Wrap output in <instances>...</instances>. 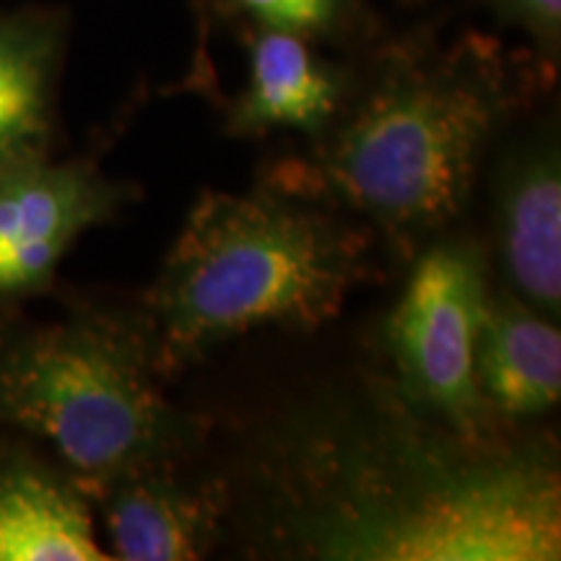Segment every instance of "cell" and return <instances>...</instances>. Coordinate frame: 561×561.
I'll use <instances>...</instances> for the list:
<instances>
[{
    "label": "cell",
    "mask_w": 561,
    "mask_h": 561,
    "mask_svg": "<svg viewBox=\"0 0 561 561\" xmlns=\"http://www.w3.org/2000/svg\"><path fill=\"white\" fill-rule=\"evenodd\" d=\"M76 479L26 458L0 460V561H104Z\"/></svg>",
    "instance_id": "cell-11"
},
{
    "label": "cell",
    "mask_w": 561,
    "mask_h": 561,
    "mask_svg": "<svg viewBox=\"0 0 561 561\" xmlns=\"http://www.w3.org/2000/svg\"><path fill=\"white\" fill-rule=\"evenodd\" d=\"M500 244L507 276L523 301L543 314L561 305V170L557 146L525 151L500 187Z\"/></svg>",
    "instance_id": "cell-10"
},
{
    "label": "cell",
    "mask_w": 561,
    "mask_h": 561,
    "mask_svg": "<svg viewBox=\"0 0 561 561\" xmlns=\"http://www.w3.org/2000/svg\"><path fill=\"white\" fill-rule=\"evenodd\" d=\"M369 231L339 208L263 187L206 191L182 224L144 318L161 377L255 328H320L369 276Z\"/></svg>",
    "instance_id": "cell-3"
},
{
    "label": "cell",
    "mask_w": 561,
    "mask_h": 561,
    "mask_svg": "<svg viewBox=\"0 0 561 561\" xmlns=\"http://www.w3.org/2000/svg\"><path fill=\"white\" fill-rule=\"evenodd\" d=\"M476 380L504 424L551 411L561 396V333L549 314L507 294L489 299L476 341Z\"/></svg>",
    "instance_id": "cell-9"
},
{
    "label": "cell",
    "mask_w": 561,
    "mask_h": 561,
    "mask_svg": "<svg viewBox=\"0 0 561 561\" xmlns=\"http://www.w3.org/2000/svg\"><path fill=\"white\" fill-rule=\"evenodd\" d=\"M231 3L255 19L263 30L314 37L333 30L343 0H231Z\"/></svg>",
    "instance_id": "cell-13"
},
{
    "label": "cell",
    "mask_w": 561,
    "mask_h": 561,
    "mask_svg": "<svg viewBox=\"0 0 561 561\" xmlns=\"http://www.w3.org/2000/svg\"><path fill=\"white\" fill-rule=\"evenodd\" d=\"M510 110L512 87L491 53H398L310 157L280 161L268 185L351 210L409 257L471 198Z\"/></svg>",
    "instance_id": "cell-2"
},
{
    "label": "cell",
    "mask_w": 561,
    "mask_h": 561,
    "mask_svg": "<svg viewBox=\"0 0 561 561\" xmlns=\"http://www.w3.org/2000/svg\"><path fill=\"white\" fill-rule=\"evenodd\" d=\"M161 380L144 318L91 312L0 333V426L50 442L83 489L185 450L193 424Z\"/></svg>",
    "instance_id": "cell-4"
},
{
    "label": "cell",
    "mask_w": 561,
    "mask_h": 561,
    "mask_svg": "<svg viewBox=\"0 0 561 561\" xmlns=\"http://www.w3.org/2000/svg\"><path fill=\"white\" fill-rule=\"evenodd\" d=\"M494 9L523 26L546 50H557L561 34V0H494Z\"/></svg>",
    "instance_id": "cell-14"
},
{
    "label": "cell",
    "mask_w": 561,
    "mask_h": 561,
    "mask_svg": "<svg viewBox=\"0 0 561 561\" xmlns=\"http://www.w3.org/2000/svg\"><path fill=\"white\" fill-rule=\"evenodd\" d=\"M346 79L305 37L263 30L250 45L248 87L229 110L231 136L301 130L318 140L341 115Z\"/></svg>",
    "instance_id": "cell-8"
},
{
    "label": "cell",
    "mask_w": 561,
    "mask_h": 561,
    "mask_svg": "<svg viewBox=\"0 0 561 561\" xmlns=\"http://www.w3.org/2000/svg\"><path fill=\"white\" fill-rule=\"evenodd\" d=\"M123 201L83 164L37 159L0 174V294L45 284L76 237L107 221Z\"/></svg>",
    "instance_id": "cell-6"
},
{
    "label": "cell",
    "mask_w": 561,
    "mask_h": 561,
    "mask_svg": "<svg viewBox=\"0 0 561 561\" xmlns=\"http://www.w3.org/2000/svg\"><path fill=\"white\" fill-rule=\"evenodd\" d=\"M261 551L325 561L561 557L553 447L476 437L390 380L322 396L278 421L250 462Z\"/></svg>",
    "instance_id": "cell-1"
},
{
    "label": "cell",
    "mask_w": 561,
    "mask_h": 561,
    "mask_svg": "<svg viewBox=\"0 0 561 561\" xmlns=\"http://www.w3.org/2000/svg\"><path fill=\"white\" fill-rule=\"evenodd\" d=\"M112 557L125 561L201 559L219 541L231 500L221 479H185L153 460L96 486Z\"/></svg>",
    "instance_id": "cell-7"
},
{
    "label": "cell",
    "mask_w": 561,
    "mask_h": 561,
    "mask_svg": "<svg viewBox=\"0 0 561 561\" xmlns=\"http://www.w3.org/2000/svg\"><path fill=\"white\" fill-rule=\"evenodd\" d=\"M55 58L58 32L47 21H0V174L45 153Z\"/></svg>",
    "instance_id": "cell-12"
},
{
    "label": "cell",
    "mask_w": 561,
    "mask_h": 561,
    "mask_svg": "<svg viewBox=\"0 0 561 561\" xmlns=\"http://www.w3.org/2000/svg\"><path fill=\"white\" fill-rule=\"evenodd\" d=\"M486 310L483 252L473 242H437L421 252L385 325L403 396L476 437L504 430L476 380V341Z\"/></svg>",
    "instance_id": "cell-5"
}]
</instances>
